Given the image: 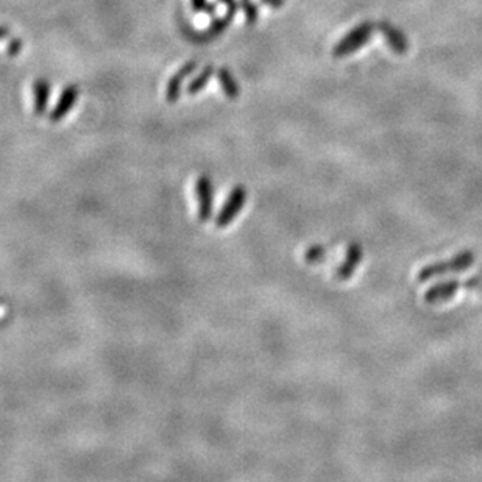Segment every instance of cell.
Listing matches in <instances>:
<instances>
[{"label": "cell", "mask_w": 482, "mask_h": 482, "mask_svg": "<svg viewBox=\"0 0 482 482\" xmlns=\"http://www.w3.org/2000/svg\"><path fill=\"white\" fill-rule=\"evenodd\" d=\"M473 264H474L473 251H462V253H457L454 258H451L450 261L435 263V264L423 267V269L420 270L417 279L420 281V283H423V281H428L434 277L447 275V273L465 272L466 269H470Z\"/></svg>", "instance_id": "obj_1"}, {"label": "cell", "mask_w": 482, "mask_h": 482, "mask_svg": "<svg viewBox=\"0 0 482 482\" xmlns=\"http://www.w3.org/2000/svg\"><path fill=\"white\" fill-rule=\"evenodd\" d=\"M375 28L376 25L373 22H362V24L354 27L351 32H348L344 38L336 44L335 50H332V55L336 58H344L347 55L354 54L356 50L364 47L368 40L372 38Z\"/></svg>", "instance_id": "obj_2"}, {"label": "cell", "mask_w": 482, "mask_h": 482, "mask_svg": "<svg viewBox=\"0 0 482 482\" xmlns=\"http://www.w3.org/2000/svg\"><path fill=\"white\" fill-rule=\"evenodd\" d=\"M247 202V191L243 186H236L229 192V195L227 198V202L222 206L220 212L217 214L216 220H214V224H216V228L219 229H224L227 227H229L236 220V217L239 216L243 205Z\"/></svg>", "instance_id": "obj_3"}, {"label": "cell", "mask_w": 482, "mask_h": 482, "mask_svg": "<svg viewBox=\"0 0 482 482\" xmlns=\"http://www.w3.org/2000/svg\"><path fill=\"white\" fill-rule=\"evenodd\" d=\"M478 283H479V278H470L466 281H459V279L445 281V283H440L429 289L425 295V301L429 303V305H435V303L451 300L459 289L474 287V286H478Z\"/></svg>", "instance_id": "obj_4"}, {"label": "cell", "mask_w": 482, "mask_h": 482, "mask_svg": "<svg viewBox=\"0 0 482 482\" xmlns=\"http://www.w3.org/2000/svg\"><path fill=\"white\" fill-rule=\"evenodd\" d=\"M195 194H197V203H198L197 217L200 222H202V224H206V222H210L212 216V210H214V188H212V183L210 178L205 175L197 178Z\"/></svg>", "instance_id": "obj_5"}, {"label": "cell", "mask_w": 482, "mask_h": 482, "mask_svg": "<svg viewBox=\"0 0 482 482\" xmlns=\"http://www.w3.org/2000/svg\"><path fill=\"white\" fill-rule=\"evenodd\" d=\"M78 95H80V92H78V88L76 85L66 86L61 91V95H59L55 108L49 113L50 122H54V123L61 122L63 119L73 109V107L77 105Z\"/></svg>", "instance_id": "obj_6"}, {"label": "cell", "mask_w": 482, "mask_h": 482, "mask_svg": "<svg viewBox=\"0 0 482 482\" xmlns=\"http://www.w3.org/2000/svg\"><path fill=\"white\" fill-rule=\"evenodd\" d=\"M197 68H198V63L195 61V59H191V61L184 63L181 68L169 78L167 86H166V100L169 103L178 102V99H180V95H181L183 81L186 80L189 76H192L194 71H197Z\"/></svg>", "instance_id": "obj_7"}, {"label": "cell", "mask_w": 482, "mask_h": 482, "mask_svg": "<svg viewBox=\"0 0 482 482\" xmlns=\"http://www.w3.org/2000/svg\"><path fill=\"white\" fill-rule=\"evenodd\" d=\"M376 28L382 33L384 40L387 41V46L390 47L392 52L395 54H406L407 49H409V42L402 30L397 28L395 25H392L387 20H381L380 24H376Z\"/></svg>", "instance_id": "obj_8"}, {"label": "cell", "mask_w": 482, "mask_h": 482, "mask_svg": "<svg viewBox=\"0 0 482 482\" xmlns=\"http://www.w3.org/2000/svg\"><path fill=\"white\" fill-rule=\"evenodd\" d=\"M362 256H364V250L359 246V243H351L347 250L345 261L339 265V269L336 270V279L337 281H347L353 277V273L362 263Z\"/></svg>", "instance_id": "obj_9"}, {"label": "cell", "mask_w": 482, "mask_h": 482, "mask_svg": "<svg viewBox=\"0 0 482 482\" xmlns=\"http://www.w3.org/2000/svg\"><path fill=\"white\" fill-rule=\"evenodd\" d=\"M52 86L46 78H36L33 83V113L35 116H44L47 113Z\"/></svg>", "instance_id": "obj_10"}, {"label": "cell", "mask_w": 482, "mask_h": 482, "mask_svg": "<svg viewBox=\"0 0 482 482\" xmlns=\"http://www.w3.org/2000/svg\"><path fill=\"white\" fill-rule=\"evenodd\" d=\"M217 80L220 83V88L224 89V92L229 100H236L241 94V88L237 85L236 78L233 77V73L229 72L228 68H220L217 71Z\"/></svg>", "instance_id": "obj_11"}, {"label": "cell", "mask_w": 482, "mask_h": 482, "mask_svg": "<svg viewBox=\"0 0 482 482\" xmlns=\"http://www.w3.org/2000/svg\"><path fill=\"white\" fill-rule=\"evenodd\" d=\"M234 16H236V13L227 11L225 16L214 19V20L211 22V25L205 30V33L207 35V38H210V40L212 41V40L219 38L220 35H224V33L227 32V30H228V27L231 25V22H233Z\"/></svg>", "instance_id": "obj_12"}, {"label": "cell", "mask_w": 482, "mask_h": 482, "mask_svg": "<svg viewBox=\"0 0 482 482\" xmlns=\"http://www.w3.org/2000/svg\"><path fill=\"white\" fill-rule=\"evenodd\" d=\"M212 76H214V66L212 64L206 66V68L202 72H198V76L188 85L186 92L189 95H195L198 92H202L203 89L206 88V85L211 81Z\"/></svg>", "instance_id": "obj_13"}, {"label": "cell", "mask_w": 482, "mask_h": 482, "mask_svg": "<svg viewBox=\"0 0 482 482\" xmlns=\"http://www.w3.org/2000/svg\"><path fill=\"white\" fill-rule=\"evenodd\" d=\"M239 6L248 25H255L259 19V8L253 0H239Z\"/></svg>", "instance_id": "obj_14"}, {"label": "cell", "mask_w": 482, "mask_h": 482, "mask_svg": "<svg viewBox=\"0 0 482 482\" xmlns=\"http://www.w3.org/2000/svg\"><path fill=\"white\" fill-rule=\"evenodd\" d=\"M325 255H326V248H323L322 246H314L306 251L305 261L308 264H317V263L322 261Z\"/></svg>", "instance_id": "obj_15"}, {"label": "cell", "mask_w": 482, "mask_h": 482, "mask_svg": "<svg viewBox=\"0 0 482 482\" xmlns=\"http://www.w3.org/2000/svg\"><path fill=\"white\" fill-rule=\"evenodd\" d=\"M22 47H24V44H22V41H20V40H18V38H14V40H11L10 46H8V54H10L11 56L18 55L19 52L22 50Z\"/></svg>", "instance_id": "obj_16"}, {"label": "cell", "mask_w": 482, "mask_h": 482, "mask_svg": "<svg viewBox=\"0 0 482 482\" xmlns=\"http://www.w3.org/2000/svg\"><path fill=\"white\" fill-rule=\"evenodd\" d=\"M206 4V0H191V8L194 13H203Z\"/></svg>", "instance_id": "obj_17"}, {"label": "cell", "mask_w": 482, "mask_h": 482, "mask_svg": "<svg viewBox=\"0 0 482 482\" xmlns=\"http://www.w3.org/2000/svg\"><path fill=\"white\" fill-rule=\"evenodd\" d=\"M261 2L267 6H270L272 10H279L281 6L286 4V0H261Z\"/></svg>", "instance_id": "obj_18"}, {"label": "cell", "mask_w": 482, "mask_h": 482, "mask_svg": "<svg viewBox=\"0 0 482 482\" xmlns=\"http://www.w3.org/2000/svg\"><path fill=\"white\" fill-rule=\"evenodd\" d=\"M216 11H217V5L214 4V2H211V4L207 2L206 6L203 8V13L207 14V16H214V14H216Z\"/></svg>", "instance_id": "obj_19"}, {"label": "cell", "mask_w": 482, "mask_h": 482, "mask_svg": "<svg viewBox=\"0 0 482 482\" xmlns=\"http://www.w3.org/2000/svg\"><path fill=\"white\" fill-rule=\"evenodd\" d=\"M10 35V32H8V28H5V27H0V40H4V38H6V36H8Z\"/></svg>", "instance_id": "obj_20"}, {"label": "cell", "mask_w": 482, "mask_h": 482, "mask_svg": "<svg viewBox=\"0 0 482 482\" xmlns=\"http://www.w3.org/2000/svg\"><path fill=\"white\" fill-rule=\"evenodd\" d=\"M219 2H220V4H224V5H227V6H228L229 4H233V2H234V0H219Z\"/></svg>", "instance_id": "obj_21"}]
</instances>
